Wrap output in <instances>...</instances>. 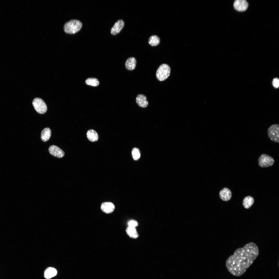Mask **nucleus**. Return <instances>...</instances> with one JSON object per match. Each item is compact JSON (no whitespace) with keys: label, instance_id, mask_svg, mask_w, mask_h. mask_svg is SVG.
<instances>
[{"label":"nucleus","instance_id":"5","mask_svg":"<svg viewBox=\"0 0 279 279\" xmlns=\"http://www.w3.org/2000/svg\"><path fill=\"white\" fill-rule=\"evenodd\" d=\"M269 137L272 141L275 143L279 142V125L277 124L272 125L267 130Z\"/></svg>","mask_w":279,"mask_h":279},{"label":"nucleus","instance_id":"1","mask_svg":"<svg viewBox=\"0 0 279 279\" xmlns=\"http://www.w3.org/2000/svg\"><path fill=\"white\" fill-rule=\"evenodd\" d=\"M259 249L256 244L250 242L236 250L227 260L226 266L228 271L237 277L243 275L258 256Z\"/></svg>","mask_w":279,"mask_h":279},{"label":"nucleus","instance_id":"7","mask_svg":"<svg viewBox=\"0 0 279 279\" xmlns=\"http://www.w3.org/2000/svg\"><path fill=\"white\" fill-rule=\"evenodd\" d=\"M48 150L50 153L55 157L61 158L64 156V151L57 146L54 145L50 146Z\"/></svg>","mask_w":279,"mask_h":279},{"label":"nucleus","instance_id":"8","mask_svg":"<svg viewBox=\"0 0 279 279\" xmlns=\"http://www.w3.org/2000/svg\"><path fill=\"white\" fill-rule=\"evenodd\" d=\"M234 6L235 9L240 12L246 10L248 6V3L245 0H236L234 3Z\"/></svg>","mask_w":279,"mask_h":279},{"label":"nucleus","instance_id":"2","mask_svg":"<svg viewBox=\"0 0 279 279\" xmlns=\"http://www.w3.org/2000/svg\"><path fill=\"white\" fill-rule=\"evenodd\" d=\"M82 24L79 20H72L66 22L64 26L65 32L67 34H74L79 31L81 29Z\"/></svg>","mask_w":279,"mask_h":279},{"label":"nucleus","instance_id":"18","mask_svg":"<svg viewBox=\"0 0 279 279\" xmlns=\"http://www.w3.org/2000/svg\"><path fill=\"white\" fill-rule=\"evenodd\" d=\"M126 232L128 235L131 238L135 239L139 236L138 233L134 227H128L126 229Z\"/></svg>","mask_w":279,"mask_h":279},{"label":"nucleus","instance_id":"13","mask_svg":"<svg viewBox=\"0 0 279 279\" xmlns=\"http://www.w3.org/2000/svg\"><path fill=\"white\" fill-rule=\"evenodd\" d=\"M136 63V60L135 58L130 57L125 62V67L128 70H132L135 69Z\"/></svg>","mask_w":279,"mask_h":279},{"label":"nucleus","instance_id":"20","mask_svg":"<svg viewBox=\"0 0 279 279\" xmlns=\"http://www.w3.org/2000/svg\"><path fill=\"white\" fill-rule=\"evenodd\" d=\"M86 84L88 85L94 87H96L99 84V81L96 78H89L87 79L86 81Z\"/></svg>","mask_w":279,"mask_h":279},{"label":"nucleus","instance_id":"6","mask_svg":"<svg viewBox=\"0 0 279 279\" xmlns=\"http://www.w3.org/2000/svg\"><path fill=\"white\" fill-rule=\"evenodd\" d=\"M32 104L35 110L39 114H43L47 111V107L46 104L41 98H36L34 99Z\"/></svg>","mask_w":279,"mask_h":279},{"label":"nucleus","instance_id":"12","mask_svg":"<svg viewBox=\"0 0 279 279\" xmlns=\"http://www.w3.org/2000/svg\"><path fill=\"white\" fill-rule=\"evenodd\" d=\"M136 102L141 107L145 108L146 107L148 102L146 99V97L143 94H139L136 98Z\"/></svg>","mask_w":279,"mask_h":279},{"label":"nucleus","instance_id":"4","mask_svg":"<svg viewBox=\"0 0 279 279\" xmlns=\"http://www.w3.org/2000/svg\"><path fill=\"white\" fill-rule=\"evenodd\" d=\"M274 162L275 160L273 157L266 154H261L258 159L259 165L262 168L271 166Z\"/></svg>","mask_w":279,"mask_h":279},{"label":"nucleus","instance_id":"15","mask_svg":"<svg viewBox=\"0 0 279 279\" xmlns=\"http://www.w3.org/2000/svg\"><path fill=\"white\" fill-rule=\"evenodd\" d=\"M87 136L88 140L92 142L96 141L98 139V135L97 132L92 129H89L87 131Z\"/></svg>","mask_w":279,"mask_h":279},{"label":"nucleus","instance_id":"9","mask_svg":"<svg viewBox=\"0 0 279 279\" xmlns=\"http://www.w3.org/2000/svg\"><path fill=\"white\" fill-rule=\"evenodd\" d=\"M221 199L224 201H228L230 199L232 195L231 191L228 188H224L221 190L219 193Z\"/></svg>","mask_w":279,"mask_h":279},{"label":"nucleus","instance_id":"14","mask_svg":"<svg viewBox=\"0 0 279 279\" xmlns=\"http://www.w3.org/2000/svg\"><path fill=\"white\" fill-rule=\"evenodd\" d=\"M51 135V131L50 129L49 128H45L41 131V140L44 142H47L50 139Z\"/></svg>","mask_w":279,"mask_h":279},{"label":"nucleus","instance_id":"22","mask_svg":"<svg viewBox=\"0 0 279 279\" xmlns=\"http://www.w3.org/2000/svg\"><path fill=\"white\" fill-rule=\"evenodd\" d=\"M272 84L274 87L276 88H278L279 86V80L278 78H275L273 80Z\"/></svg>","mask_w":279,"mask_h":279},{"label":"nucleus","instance_id":"10","mask_svg":"<svg viewBox=\"0 0 279 279\" xmlns=\"http://www.w3.org/2000/svg\"><path fill=\"white\" fill-rule=\"evenodd\" d=\"M124 25V21L120 19L118 20L112 28L111 33L113 35L119 33L122 30Z\"/></svg>","mask_w":279,"mask_h":279},{"label":"nucleus","instance_id":"23","mask_svg":"<svg viewBox=\"0 0 279 279\" xmlns=\"http://www.w3.org/2000/svg\"><path fill=\"white\" fill-rule=\"evenodd\" d=\"M129 227L135 228L138 225L137 222L134 220H131L128 223Z\"/></svg>","mask_w":279,"mask_h":279},{"label":"nucleus","instance_id":"17","mask_svg":"<svg viewBox=\"0 0 279 279\" xmlns=\"http://www.w3.org/2000/svg\"><path fill=\"white\" fill-rule=\"evenodd\" d=\"M57 272L55 268L49 267L47 268L44 272V276L47 279H49L55 276L57 274Z\"/></svg>","mask_w":279,"mask_h":279},{"label":"nucleus","instance_id":"3","mask_svg":"<svg viewBox=\"0 0 279 279\" xmlns=\"http://www.w3.org/2000/svg\"><path fill=\"white\" fill-rule=\"evenodd\" d=\"M171 73L169 66L166 64L161 65L157 69L156 76L157 79L160 81H163L169 76Z\"/></svg>","mask_w":279,"mask_h":279},{"label":"nucleus","instance_id":"11","mask_svg":"<svg viewBox=\"0 0 279 279\" xmlns=\"http://www.w3.org/2000/svg\"><path fill=\"white\" fill-rule=\"evenodd\" d=\"M101 208L104 212L109 214L113 211L115 209V206L111 202H105L102 204Z\"/></svg>","mask_w":279,"mask_h":279},{"label":"nucleus","instance_id":"21","mask_svg":"<svg viewBox=\"0 0 279 279\" xmlns=\"http://www.w3.org/2000/svg\"><path fill=\"white\" fill-rule=\"evenodd\" d=\"M131 153L133 158L135 160H137L139 159L141 154L140 150L138 148H134L132 150Z\"/></svg>","mask_w":279,"mask_h":279},{"label":"nucleus","instance_id":"16","mask_svg":"<svg viewBox=\"0 0 279 279\" xmlns=\"http://www.w3.org/2000/svg\"><path fill=\"white\" fill-rule=\"evenodd\" d=\"M254 201L253 197L250 196H247L243 199V205L246 209H249L253 204Z\"/></svg>","mask_w":279,"mask_h":279},{"label":"nucleus","instance_id":"19","mask_svg":"<svg viewBox=\"0 0 279 279\" xmlns=\"http://www.w3.org/2000/svg\"><path fill=\"white\" fill-rule=\"evenodd\" d=\"M160 42L159 38L156 35H153L150 37L148 41L149 44L153 46L157 45Z\"/></svg>","mask_w":279,"mask_h":279}]
</instances>
